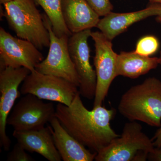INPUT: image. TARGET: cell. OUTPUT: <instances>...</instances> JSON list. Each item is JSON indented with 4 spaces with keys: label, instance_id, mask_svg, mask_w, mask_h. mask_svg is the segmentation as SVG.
I'll list each match as a JSON object with an SVG mask.
<instances>
[{
    "label": "cell",
    "instance_id": "9c48e42d",
    "mask_svg": "<svg viewBox=\"0 0 161 161\" xmlns=\"http://www.w3.org/2000/svg\"><path fill=\"white\" fill-rule=\"evenodd\" d=\"M91 29L72 34L68 41L70 56L79 79V91L81 96L88 99L95 98L96 72L90 63V50L88 40Z\"/></svg>",
    "mask_w": 161,
    "mask_h": 161
},
{
    "label": "cell",
    "instance_id": "5b68a950",
    "mask_svg": "<svg viewBox=\"0 0 161 161\" xmlns=\"http://www.w3.org/2000/svg\"><path fill=\"white\" fill-rule=\"evenodd\" d=\"M43 16L44 24L49 33L50 43L47 57L38 64L35 69L41 74L63 78L79 87V78L69 51V36H57L47 16Z\"/></svg>",
    "mask_w": 161,
    "mask_h": 161
},
{
    "label": "cell",
    "instance_id": "603a6c76",
    "mask_svg": "<svg viewBox=\"0 0 161 161\" xmlns=\"http://www.w3.org/2000/svg\"><path fill=\"white\" fill-rule=\"evenodd\" d=\"M151 4H161V0H149Z\"/></svg>",
    "mask_w": 161,
    "mask_h": 161
},
{
    "label": "cell",
    "instance_id": "9a60e30c",
    "mask_svg": "<svg viewBox=\"0 0 161 161\" xmlns=\"http://www.w3.org/2000/svg\"><path fill=\"white\" fill-rule=\"evenodd\" d=\"M62 14L72 34L97 27L100 19L86 0H62Z\"/></svg>",
    "mask_w": 161,
    "mask_h": 161
},
{
    "label": "cell",
    "instance_id": "d6986e66",
    "mask_svg": "<svg viewBox=\"0 0 161 161\" xmlns=\"http://www.w3.org/2000/svg\"><path fill=\"white\" fill-rule=\"evenodd\" d=\"M92 9L100 17L105 16L113 9V6L110 0H86Z\"/></svg>",
    "mask_w": 161,
    "mask_h": 161
},
{
    "label": "cell",
    "instance_id": "ac0fdd59",
    "mask_svg": "<svg viewBox=\"0 0 161 161\" xmlns=\"http://www.w3.org/2000/svg\"><path fill=\"white\" fill-rule=\"evenodd\" d=\"M159 47L158 39L153 36L141 38L136 43L135 51L143 56L150 57L157 51Z\"/></svg>",
    "mask_w": 161,
    "mask_h": 161
},
{
    "label": "cell",
    "instance_id": "8992f818",
    "mask_svg": "<svg viewBox=\"0 0 161 161\" xmlns=\"http://www.w3.org/2000/svg\"><path fill=\"white\" fill-rule=\"evenodd\" d=\"M55 112L53 103H45L34 95L26 94L14 107L7 125L15 131L40 130L54 117Z\"/></svg>",
    "mask_w": 161,
    "mask_h": 161
},
{
    "label": "cell",
    "instance_id": "cb8c5ba5",
    "mask_svg": "<svg viewBox=\"0 0 161 161\" xmlns=\"http://www.w3.org/2000/svg\"><path fill=\"white\" fill-rule=\"evenodd\" d=\"M12 1H13V0H0V3H1V4L4 5L5 3H8V2Z\"/></svg>",
    "mask_w": 161,
    "mask_h": 161
},
{
    "label": "cell",
    "instance_id": "4fadbf2b",
    "mask_svg": "<svg viewBox=\"0 0 161 161\" xmlns=\"http://www.w3.org/2000/svg\"><path fill=\"white\" fill-rule=\"evenodd\" d=\"M13 135L26 151L36 153L49 161L62 159L55 146L51 126L38 130H14Z\"/></svg>",
    "mask_w": 161,
    "mask_h": 161
},
{
    "label": "cell",
    "instance_id": "2e32d148",
    "mask_svg": "<svg viewBox=\"0 0 161 161\" xmlns=\"http://www.w3.org/2000/svg\"><path fill=\"white\" fill-rule=\"evenodd\" d=\"M159 64V58L143 56L135 51L121 52L117 55L116 76L135 79L155 69Z\"/></svg>",
    "mask_w": 161,
    "mask_h": 161
},
{
    "label": "cell",
    "instance_id": "ffe728a7",
    "mask_svg": "<svg viewBox=\"0 0 161 161\" xmlns=\"http://www.w3.org/2000/svg\"><path fill=\"white\" fill-rule=\"evenodd\" d=\"M26 150L19 143L15 144L13 149L8 153V161H34V159L26 152Z\"/></svg>",
    "mask_w": 161,
    "mask_h": 161
},
{
    "label": "cell",
    "instance_id": "5bb4252c",
    "mask_svg": "<svg viewBox=\"0 0 161 161\" xmlns=\"http://www.w3.org/2000/svg\"><path fill=\"white\" fill-rule=\"evenodd\" d=\"M55 146L64 161H93L97 153L91 152L74 138L60 124L56 115L50 121Z\"/></svg>",
    "mask_w": 161,
    "mask_h": 161
},
{
    "label": "cell",
    "instance_id": "44dd1931",
    "mask_svg": "<svg viewBox=\"0 0 161 161\" xmlns=\"http://www.w3.org/2000/svg\"><path fill=\"white\" fill-rule=\"evenodd\" d=\"M148 159L149 161H161V148H154L152 152L149 153Z\"/></svg>",
    "mask_w": 161,
    "mask_h": 161
},
{
    "label": "cell",
    "instance_id": "d4e9b609",
    "mask_svg": "<svg viewBox=\"0 0 161 161\" xmlns=\"http://www.w3.org/2000/svg\"><path fill=\"white\" fill-rule=\"evenodd\" d=\"M156 20L158 22H159V23H161V14L157 16Z\"/></svg>",
    "mask_w": 161,
    "mask_h": 161
},
{
    "label": "cell",
    "instance_id": "8fae6325",
    "mask_svg": "<svg viewBox=\"0 0 161 161\" xmlns=\"http://www.w3.org/2000/svg\"><path fill=\"white\" fill-rule=\"evenodd\" d=\"M30 73L25 67L0 69V145L6 151L9 150L11 143L6 132L7 119L20 96V85Z\"/></svg>",
    "mask_w": 161,
    "mask_h": 161
},
{
    "label": "cell",
    "instance_id": "484cf974",
    "mask_svg": "<svg viewBox=\"0 0 161 161\" xmlns=\"http://www.w3.org/2000/svg\"><path fill=\"white\" fill-rule=\"evenodd\" d=\"M160 64H161V51L160 52Z\"/></svg>",
    "mask_w": 161,
    "mask_h": 161
},
{
    "label": "cell",
    "instance_id": "52a82bcc",
    "mask_svg": "<svg viewBox=\"0 0 161 161\" xmlns=\"http://www.w3.org/2000/svg\"><path fill=\"white\" fill-rule=\"evenodd\" d=\"M78 87L63 78L31 72L23 80L20 92L30 94L40 99L56 102L69 106L78 93Z\"/></svg>",
    "mask_w": 161,
    "mask_h": 161
},
{
    "label": "cell",
    "instance_id": "277c9868",
    "mask_svg": "<svg viewBox=\"0 0 161 161\" xmlns=\"http://www.w3.org/2000/svg\"><path fill=\"white\" fill-rule=\"evenodd\" d=\"M155 147L136 121L126 123L121 135L96 154V161H145Z\"/></svg>",
    "mask_w": 161,
    "mask_h": 161
},
{
    "label": "cell",
    "instance_id": "7a4b0ae2",
    "mask_svg": "<svg viewBox=\"0 0 161 161\" xmlns=\"http://www.w3.org/2000/svg\"><path fill=\"white\" fill-rule=\"evenodd\" d=\"M118 109L130 121L161 126V80L151 77L131 87L121 97Z\"/></svg>",
    "mask_w": 161,
    "mask_h": 161
},
{
    "label": "cell",
    "instance_id": "7402d4cb",
    "mask_svg": "<svg viewBox=\"0 0 161 161\" xmlns=\"http://www.w3.org/2000/svg\"><path fill=\"white\" fill-rule=\"evenodd\" d=\"M151 139L155 148H161V126L157 130Z\"/></svg>",
    "mask_w": 161,
    "mask_h": 161
},
{
    "label": "cell",
    "instance_id": "ba28073f",
    "mask_svg": "<svg viewBox=\"0 0 161 161\" xmlns=\"http://www.w3.org/2000/svg\"><path fill=\"white\" fill-rule=\"evenodd\" d=\"M91 37L95 43L94 64L96 72V91L94 107L101 106L108 95L110 86L116 76L117 54L112 48V41L101 31L92 32Z\"/></svg>",
    "mask_w": 161,
    "mask_h": 161
},
{
    "label": "cell",
    "instance_id": "e0dca14e",
    "mask_svg": "<svg viewBox=\"0 0 161 161\" xmlns=\"http://www.w3.org/2000/svg\"><path fill=\"white\" fill-rule=\"evenodd\" d=\"M43 8L57 36H70L72 34L64 23L62 14V0H34Z\"/></svg>",
    "mask_w": 161,
    "mask_h": 161
},
{
    "label": "cell",
    "instance_id": "7c38bea8",
    "mask_svg": "<svg viewBox=\"0 0 161 161\" xmlns=\"http://www.w3.org/2000/svg\"><path fill=\"white\" fill-rule=\"evenodd\" d=\"M160 14V4H152L145 9L132 12L117 13L111 12L100 19L97 27L107 39L112 41L134 23Z\"/></svg>",
    "mask_w": 161,
    "mask_h": 161
},
{
    "label": "cell",
    "instance_id": "3957f363",
    "mask_svg": "<svg viewBox=\"0 0 161 161\" xmlns=\"http://www.w3.org/2000/svg\"><path fill=\"white\" fill-rule=\"evenodd\" d=\"M3 5V16L18 37L28 40L39 50L49 47V33L33 0H13Z\"/></svg>",
    "mask_w": 161,
    "mask_h": 161
},
{
    "label": "cell",
    "instance_id": "30bf717a",
    "mask_svg": "<svg viewBox=\"0 0 161 161\" xmlns=\"http://www.w3.org/2000/svg\"><path fill=\"white\" fill-rule=\"evenodd\" d=\"M44 60L42 53L31 42L15 37L0 28V69L25 67L31 72Z\"/></svg>",
    "mask_w": 161,
    "mask_h": 161
},
{
    "label": "cell",
    "instance_id": "6da1fadb",
    "mask_svg": "<svg viewBox=\"0 0 161 161\" xmlns=\"http://www.w3.org/2000/svg\"><path fill=\"white\" fill-rule=\"evenodd\" d=\"M80 96L78 91L69 106L58 103L55 115L72 136L97 153L119 136L110 125L115 110L102 105L89 110L83 104Z\"/></svg>",
    "mask_w": 161,
    "mask_h": 161
},
{
    "label": "cell",
    "instance_id": "4316f807",
    "mask_svg": "<svg viewBox=\"0 0 161 161\" xmlns=\"http://www.w3.org/2000/svg\"></svg>",
    "mask_w": 161,
    "mask_h": 161
}]
</instances>
